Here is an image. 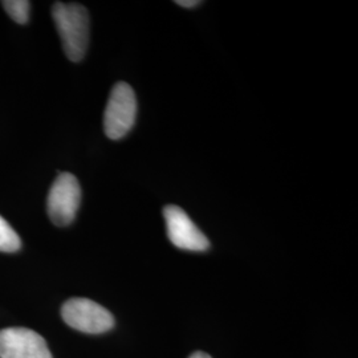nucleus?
Instances as JSON below:
<instances>
[{
    "label": "nucleus",
    "instance_id": "f257e3e1",
    "mask_svg": "<svg viewBox=\"0 0 358 358\" xmlns=\"http://www.w3.org/2000/svg\"><path fill=\"white\" fill-rule=\"evenodd\" d=\"M52 17L66 57L73 63L81 62L90 44V15L87 8L78 3L57 1L52 7Z\"/></svg>",
    "mask_w": 358,
    "mask_h": 358
},
{
    "label": "nucleus",
    "instance_id": "f03ea898",
    "mask_svg": "<svg viewBox=\"0 0 358 358\" xmlns=\"http://www.w3.org/2000/svg\"><path fill=\"white\" fill-rule=\"evenodd\" d=\"M137 118V97L127 83H117L103 113V130L110 140H121L133 129Z\"/></svg>",
    "mask_w": 358,
    "mask_h": 358
},
{
    "label": "nucleus",
    "instance_id": "7ed1b4c3",
    "mask_svg": "<svg viewBox=\"0 0 358 358\" xmlns=\"http://www.w3.org/2000/svg\"><path fill=\"white\" fill-rule=\"evenodd\" d=\"M63 320L78 332L100 334L115 327V317L103 306L90 299H71L62 308Z\"/></svg>",
    "mask_w": 358,
    "mask_h": 358
},
{
    "label": "nucleus",
    "instance_id": "20e7f679",
    "mask_svg": "<svg viewBox=\"0 0 358 358\" xmlns=\"http://www.w3.org/2000/svg\"><path fill=\"white\" fill-rule=\"evenodd\" d=\"M81 202V187L76 177L71 173H60L52 183L47 199V211L52 223L65 227L76 217Z\"/></svg>",
    "mask_w": 358,
    "mask_h": 358
},
{
    "label": "nucleus",
    "instance_id": "39448f33",
    "mask_svg": "<svg viewBox=\"0 0 358 358\" xmlns=\"http://www.w3.org/2000/svg\"><path fill=\"white\" fill-rule=\"evenodd\" d=\"M169 241L185 251L203 252L210 248V242L205 234L178 206L169 205L164 208Z\"/></svg>",
    "mask_w": 358,
    "mask_h": 358
},
{
    "label": "nucleus",
    "instance_id": "423d86ee",
    "mask_svg": "<svg viewBox=\"0 0 358 358\" xmlns=\"http://www.w3.org/2000/svg\"><path fill=\"white\" fill-rule=\"evenodd\" d=\"M0 358H52L47 341L28 328L0 331Z\"/></svg>",
    "mask_w": 358,
    "mask_h": 358
},
{
    "label": "nucleus",
    "instance_id": "0eeeda50",
    "mask_svg": "<svg viewBox=\"0 0 358 358\" xmlns=\"http://www.w3.org/2000/svg\"><path fill=\"white\" fill-rule=\"evenodd\" d=\"M22 247V241L16 231L7 223L4 217H0V251L16 252Z\"/></svg>",
    "mask_w": 358,
    "mask_h": 358
},
{
    "label": "nucleus",
    "instance_id": "6e6552de",
    "mask_svg": "<svg viewBox=\"0 0 358 358\" xmlns=\"http://www.w3.org/2000/svg\"><path fill=\"white\" fill-rule=\"evenodd\" d=\"M3 8L8 16L17 24H26L29 19L31 3L27 0H4L1 1Z\"/></svg>",
    "mask_w": 358,
    "mask_h": 358
},
{
    "label": "nucleus",
    "instance_id": "1a4fd4ad",
    "mask_svg": "<svg viewBox=\"0 0 358 358\" xmlns=\"http://www.w3.org/2000/svg\"><path fill=\"white\" fill-rule=\"evenodd\" d=\"M176 4H178L183 8H194V7L199 6L201 1H198V0H178V1H176Z\"/></svg>",
    "mask_w": 358,
    "mask_h": 358
},
{
    "label": "nucleus",
    "instance_id": "9d476101",
    "mask_svg": "<svg viewBox=\"0 0 358 358\" xmlns=\"http://www.w3.org/2000/svg\"><path fill=\"white\" fill-rule=\"evenodd\" d=\"M190 358H211L207 353H203V352H196V353H194L190 356Z\"/></svg>",
    "mask_w": 358,
    "mask_h": 358
}]
</instances>
